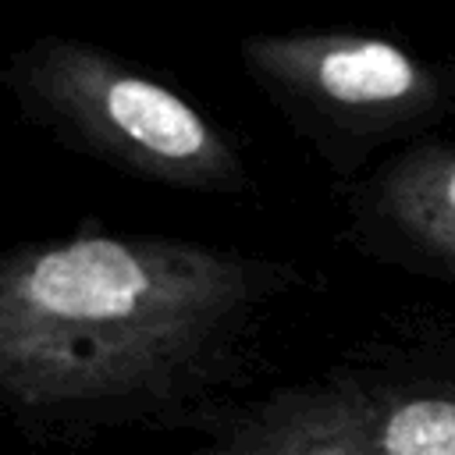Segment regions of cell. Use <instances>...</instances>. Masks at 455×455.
<instances>
[{"label": "cell", "instance_id": "3957f363", "mask_svg": "<svg viewBox=\"0 0 455 455\" xmlns=\"http://www.w3.org/2000/svg\"><path fill=\"white\" fill-rule=\"evenodd\" d=\"M238 64L338 181L359 178L455 114V64L370 28L249 32Z\"/></svg>", "mask_w": 455, "mask_h": 455}, {"label": "cell", "instance_id": "277c9868", "mask_svg": "<svg viewBox=\"0 0 455 455\" xmlns=\"http://www.w3.org/2000/svg\"><path fill=\"white\" fill-rule=\"evenodd\" d=\"M192 455H455V373L302 384Z\"/></svg>", "mask_w": 455, "mask_h": 455}, {"label": "cell", "instance_id": "6da1fadb", "mask_svg": "<svg viewBox=\"0 0 455 455\" xmlns=\"http://www.w3.org/2000/svg\"><path fill=\"white\" fill-rule=\"evenodd\" d=\"M295 267L82 220L0 256V391L32 416L160 395L224 355Z\"/></svg>", "mask_w": 455, "mask_h": 455}, {"label": "cell", "instance_id": "7a4b0ae2", "mask_svg": "<svg viewBox=\"0 0 455 455\" xmlns=\"http://www.w3.org/2000/svg\"><path fill=\"white\" fill-rule=\"evenodd\" d=\"M0 82L25 124L107 171L192 196H249L238 142L171 82L78 36L18 46Z\"/></svg>", "mask_w": 455, "mask_h": 455}, {"label": "cell", "instance_id": "5b68a950", "mask_svg": "<svg viewBox=\"0 0 455 455\" xmlns=\"http://www.w3.org/2000/svg\"><path fill=\"white\" fill-rule=\"evenodd\" d=\"M345 238L384 263L455 281V114L338 185Z\"/></svg>", "mask_w": 455, "mask_h": 455}]
</instances>
